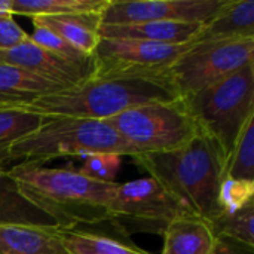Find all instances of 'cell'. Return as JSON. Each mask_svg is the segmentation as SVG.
Listing matches in <instances>:
<instances>
[{"instance_id":"f1b7e54d","label":"cell","mask_w":254,"mask_h":254,"mask_svg":"<svg viewBox=\"0 0 254 254\" xmlns=\"http://www.w3.org/2000/svg\"><path fill=\"white\" fill-rule=\"evenodd\" d=\"M0 13L12 15V0H0Z\"/></svg>"},{"instance_id":"83f0119b","label":"cell","mask_w":254,"mask_h":254,"mask_svg":"<svg viewBox=\"0 0 254 254\" xmlns=\"http://www.w3.org/2000/svg\"><path fill=\"white\" fill-rule=\"evenodd\" d=\"M211 254H253V250L225 238H216V244Z\"/></svg>"},{"instance_id":"ac0fdd59","label":"cell","mask_w":254,"mask_h":254,"mask_svg":"<svg viewBox=\"0 0 254 254\" xmlns=\"http://www.w3.org/2000/svg\"><path fill=\"white\" fill-rule=\"evenodd\" d=\"M33 24L43 25L60 37L79 48L80 51L92 55L98 42V28L101 25V13H77L61 16H34Z\"/></svg>"},{"instance_id":"5bb4252c","label":"cell","mask_w":254,"mask_h":254,"mask_svg":"<svg viewBox=\"0 0 254 254\" xmlns=\"http://www.w3.org/2000/svg\"><path fill=\"white\" fill-rule=\"evenodd\" d=\"M254 37V0H228L226 4L202 24L193 42Z\"/></svg>"},{"instance_id":"d4e9b609","label":"cell","mask_w":254,"mask_h":254,"mask_svg":"<svg viewBox=\"0 0 254 254\" xmlns=\"http://www.w3.org/2000/svg\"><path fill=\"white\" fill-rule=\"evenodd\" d=\"M254 204V182L225 179L219 193L220 211H235Z\"/></svg>"},{"instance_id":"d6986e66","label":"cell","mask_w":254,"mask_h":254,"mask_svg":"<svg viewBox=\"0 0 254 254\" xmlns=\"http://www.w3.org/2000/svg\"><path fill=\"white\" fill-rule=\"evenodd\" d=\"M57 234L67 254H149L131 243L83 229L58 231Z\"/></svg>"},{"instance_id":"e0dca14e","label":"cell","mask_w":254,"mask_h":254,"mask_svg":"<svg viewBox=\"0 0 254 254\" xmlns=\"http://www.w3.org/2000/svg\"><path fill=\"white\" fill-rule=\"evenodd\" d=\"M22 225H0V254H67L58 232Z\"/></svg>"},{"instance_id":"52a82bcc","label":"cell","mask_w":254,"mask_h":254,"mask_svg":"<svg viewBox=\"0 0 254 254\" xmlns=\"http://www.w3.org/2000/svg\"><path fill=\"white\" fill-rule=\"evenodd\" d=\"M254 64V37L192 42L167 68L180 97L196 94Z\"/></svg>"},{"instance_id":"8fae6325","label":"cell","mask_w":254,"mask_h":254,"mask_svg":"<svg viewBox=\"0 0 254 254\" xmlns=\"http://www.w3.org/2000/svg\"><path fill=\"white\" fill-rule=\"evenodd\" d=\"M0 64H10L28 70L61 88H70L91 77L95 64H77L34 43L30 36L25 42L0 51Z\"/></svg>"},{"instance_id":"4316f807","label":"cell","mask_w":254,"mask_h":254,"mask_svg":"<svg viewBox=\"0 0 254 254\" xmlns=\"http://www.w3.org/2000/svg\"><path fill=\"white\" fill-rule=\"evenodd\" d=\"M28 39V34L16 24L13 15L0 13V51L10 49Z\"/></svg>"},{"instance_id":"3957f363","label":"cell","mask_w":254,"mask_h":254,"mask_svg":"<svg viewBox=\"0 0 254 254\" xmlns=\"http://www.w3.org/2000/svg\"><path fill=\"white\" fill-rule=\"evenodd\" d=\"M132 159L195 216L210 222L220 213L219 193L226 164L214 144L201 132L180 149Z\"/></svg>"},{"instance_id":"7a4b0ae2","label":"cell","mask_w":254,"mask_h":254,"mask_svg":"<svg viewBox=\"0 0 254 254\" xmlns=\"http://www.w3.org/2000/svg\"><path fill=\"white\" fill-rule=\"evenodd\" d=\"M19 192L58 225L60 231L110 225L116 182H98L70 168L18 165L7 170Z\"/></svg>"},{"instance_id":"cb8c5ba5","label":"cell","mask_w":254,"mask_h":254,"mask_svg":"<svg viewBox=\"0 0 254 254\" xmlns=\"http://www.w3.org/2000/svg\"><path fill=\"white\" fill-rule=\"evenodd\" d=\"M33 25H34V31H33V34H28V36L39 46H42L65 60L74 61L77 64H94L92 55H88L86 52L73 46L71 43H68L67 40H64L63 37H60L57 33H54L49 28H46L43 25H37V24H33Z\"/></svg>"},{"instance_id":"8992f818","label":"cell","mask_w":254,"mask_h":254,"mask_svg":"<svg viewBox=\"0 0 254 254\" xmlns=\"http://www.w3.org/2000/svg\"><path fill=\"white\" fill-rule=\"evenodd\" d=\"M104 122L132 147L135 156L180 149L199 134L182 97L134 107Z\"/></svg>"},{"instance_id":"2e32d148","label":"cell","mask_w":254,"mask_h":254,"mask_svg":"<svg viewBox=\"0 0 254 254\" xmlns=\"http://www.w3.org/2000/svg\"><path fill=\"white\" fill-rule=\"evenodd\" d=\"M0 225L60 229L46 213L30 202L7 171H0Z\"/></svg>"},{"instance_id":"484cf974","label":"cell","mask_w":254,"mask_h":254,"mask_svg":"<svg viewBox=\"0 0 254 254\" xmlns=\"http://www.w3.org/2000/svg\"><path fill=\"white\" fill-rule=\"evenodd\" d=\"M119 165H121V156L110 155V153H97L85 158L79 173L98 182L112 183L119 170Z\"/></svg>"},{"instance_id":"277c9868","label":"cell","mask_w":254,"mask_h":254,"mask_svg":"<svg viewBox=\"0 0 254 254\" xmlns=\"http://www.w3.org/2000/svg\"><path fill=\"white\" fill-rule=\"evenodd\" d=\"M97 153L135 156L132 147L104 121L46 118L36 131L13 141L0 153V171H7L6 167L10 164L42 167L57 158H86Z\"/></svg>"},{"instance_id":"9c48e42d","label":"cell","mask_w":254,"mask_h":254,"mask_svg":"<svg viewBox=\"0 0 254 254\" xmlns=\"http://www.w3.org/2000/svg\"><path fill=\"white\" fill-rule=\"evenodd\" d=\"M190 46L137 39L101 37L94 54L92 76L164 73Z\"/></svg>"},{"instance_id":"4fadbf2b","label":"cell","mask_w":254,"mask_h":254,"mask_svg":"<svg viewBox=\"0 0 254 254\" xmlns=\"http://www.w3.org/2000/svg\"><path fill=\"white\" fill-rule=\"evenodd\" d=\"M162 237V254H211L216 244L210 223L195 214L174 219Z\"/></svg>"},{"instance_id":"9a60e30c","label":"cell","mask_w":254,"mask_h":254,"mask_svg":"<svg viewBox=\"0 0 254 254\" xmlns=\"http://www.w3.org/2000/svg\"><path fill=\"white\" fill-rule=\"evenodd\" d=\"M64 89L28 70L0 64V107L28 104L40 97Z\"/></svg>"},{"instance_id":"30bf717a","label":"cell","mask_w":254,"mask_h":254,"mask_svg":"<svg viewBox=\"0 0 254 254\" xmlns=\"http://www.w3.org/2000/svg\"><path fill=\"white\" fill-rule=\"evenodd\" d=\"M228 0H110L101 12L103 25L149 21H210Z\"/></svg>"},{"instance_id":"5b68a950","label":"cell","mask_w":254,"mask_h":254,"mask_svg":"<svg viewBox=\"0 0 254 254\" xmlns=\"http://www.w3.org/2000/svg\"><path fill=\"white\" fill-rule=\"evenodd\" d=\"M198 127L228 165L235 143L254 115V64L188 97H182Z\"/></svg>"},{"instance_id":"603a6c76","label":"cell","mask_w":254,"mask_h":254,"mask_svg":"<svg viewBox=\"0 0 254 254\" xmlns=\"http://www.w3.org/2000/svg\"><path fill=\"white\" fill-rule=\"evenodd\" d=\"M225 179L254 182V115L249 118L235 143Z\"/></svg>"},{"instance_id":"44dd1931","label":"cell","mask_w":254,"mask_h":254,"mask_svg":"<svg viewBox=\"0 0 254 254\" xmlns=\"http://www.w3.org/2000/svg\"><path fill=\"white\" fill-rule=\"evenodd\" d=\"M208 223L216 238H225L254 250V204L235 211H220Z\"/></svg>"},{"instance_id":"ffe728a7","label":"cell","mask_w":254,"mask_h":254,"mask_svg":"<svg viewBox=\"0 0 254 254\" xmlns=\"http://www.w3.org/2000/svg\"><path fill=\"white\" fill-rule=\"evenodd\" d=\"M110 0H12V15L61 16L77 13H101Z\"/></svg>"},{"instance_id":"ba28073f","label":"cell","mask_w":254,"mask_h":254,"mask_svg":"<svg viewBox=\"0 0 254 254\" xmlns=\"http://www.w3.org/2000/svg\"><path fill=\"white\" fill-rule=\"evenodd\" d=\"M110 226L121 237L134 234L164 235L177 217L193 214L152 177L118 183L109 208Z\"/></svg>"},{"instance_id":"7c38bea8","label":"cell","mask_w":254,"mask_h":254,"mask_svg":"<svg viewBox=\"0 0 254 254\" xmlns=\"http://www.w3.org/2000/svg\"><path fill=\"white\" fill-rule=\"evenodd\" d=\"M202 24L179 22V21H149L119 25H100V37L113 39H137L158 43L186 45L192 43Z\"/></svg>"},{"instance_id":"7402d4cb","label":"cell","mask_w":254,"mask_h":254,"mask_svg":"<svg viewBox=\"0 0 254 254\" xmlns=\"http://www.w3.org/2000/svg\"><path fill=\"white\" fill-rule=\"evenodd\" d=\"M46 116L15 107H0V153L13 141L36 131Z\"/></svg>"},{"instance_id":"6da1fadb","label":"cell","mask_w":254,"mask_h":254,"mask_svg":"<svg viewBox=\"0 0 254 254\" xmlns=\"http://www.w3.org/2000/svg\"><path fill=\"white\" fill-rule=\"evenodd\" d=\"M170 76L164 73L91 76L80 83L15 106L46 118L106 121L125 110L179 98Z\"/></svg>"}]
</instances>
